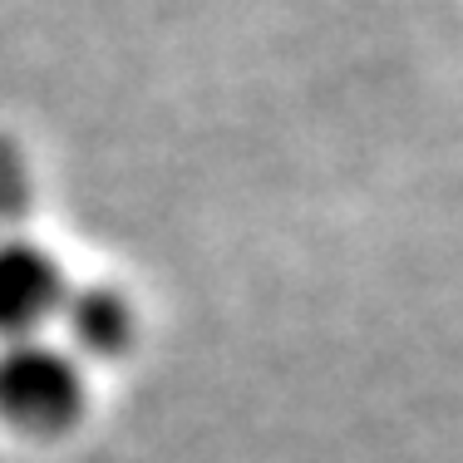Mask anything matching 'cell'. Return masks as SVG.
Instances as JSON below:
<instances>
[{
    "label": "cell",
    "mask_w": 463,
    "mask_h": 463,
    "mask_svg": "<svg viewBox=\"0 0 463 463\" xmlns=\"http://www.w3.org/2000/svg\"><path fill=\"white\" fill-rule=\"evenodd\" d=\"M90 404V380L70 345L45 335L0 345V419L20 434L54 439L74 429Z\"/></svg>",
    "instance_id": "cell-1"
},
{
    "label": "cell",
    "mask_w": 463,
    "mask_h": 463,
    "mask_svg": "<svg viewBox=\"0 0 463 463\" xmlns=\"http://www.w3.org/2000/svg\"><path fill=\"white\" fill-rule=\"evenodd\" d=\"M64 296H70V277L50 247L15 232L0 237V345L45 335V326L60 321Z\"/></svg>",
    "instance_id": "cell-2"
},
{
    "label": "cell",
    "mask_w": 463,
    "mask_h": 463,
    "mask_svg": "<svg viewBox=\"0 0 463 463\" xmlns=\"http://www.w3.org/2000/svg\"><path fill=\"white\" fill-rule=\"evenodd\" d=\"M60 326H64V345L74 355L118 360V355H128V345L138 335V311L118 286L94 281V286H70Z\"/></svg>",
    "instance_id": "cell-3"
},
{
    "label": "cell",
    "mask_w": 463,
    "mask_h": 463,
    "mask_svg": "<svg viewBox=\"0 0 463 463\" xmlns=\"http://www.w3.org/2000/svg\"><path fill=\"white\" fill-rule=\"evenodd\" d=\"M30 197H35V187H30L25 153L0 134V237H10V227L30 213Z\"/></svg>",
    "instance_id": "cell-4"
}]
</instances>
